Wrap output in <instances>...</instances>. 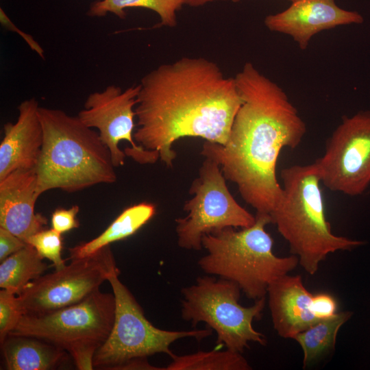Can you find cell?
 Wrapping results in <instances>:
<instances>
[{"mask_svg": "<svg viewBox=\"0 0 370 370\" xmlns=\"http://www.w3.org/2000/svg\"><path fill=\"white\" fill-rule=\"evenodd\" d=\"M139 84L134 141L167 167L173 166V145L181 138L226 144L242 99L234 77H226L215 62L183 57L158 66Z\"/></svg>", "mask_w": 370, "mask_h": 370, "instance_id": "1", "label": "cell"}, {"mask_svg": "<svg viewBox=\"0 0 370 370\" xmlns=\"http://www.w3.org/2000/svg\"><path fill=\"white\" fill-rule=\"evenodd\" d=\"M234 79L242 104L228 140L224 145L205 141L200 153L219 164L256 212L271 216L282 194L276 176L280 153L299 145L306 125L285 92L252 63Z\"/></svg>", "mask_w": 370, "mask_h": 370, "instance_id": "2", "label": "cell"}, {"mask_svg": "<svg viewBox=\"0 0 370 370\" xmlns=\"http://www.w3.org/2000/svg\"><path fill=\"white\" fill-rule=\"evenodd\" d=\"M38 116L43 131L36 168L40 195L56 188L73 193L116 182L110 152L98 132L61 110L39 107Z\"/></svg>", "mask_w": 370, "mask_h": 370, "instance_id": "3", "label": "cell"}, {"mask_svg": "<svg viewBox=\"0 0 370 370\" xmlns=\"http://www.w3.org/2000/svg\"><path fill=\"white\" fill-rule=\"evenodd\" d=\"M280 177L282 194L271 214L272 223L307 273L314 275L328 254L365 243L332 232L314 162L283 168Z\"/></svg>", "mask_w": 370, "mask_h": 370, "instance_id": "4", "label": "cell"}, {"mask_svg": "<svg viewBox=\"0 0 370 370\" xmlns=\"http://www.w3.org/2000/svg\"><path fill=\"white\" fill-rule=\"evenodd\" d=\"M255 217L250 227H228L204 235L202 246L207 254L198 260L205 273L236 283L254 300L266 297L269 285L299 264L295 255L274 254L273 240L265 230L272 223L271 216L256 212Z\"/></svg>", "mask_w": 370, "mask_h": 370, "instance_id": "5", "label": "cell"}, {"mask_svg": "<svg viewBox=\"0 0 370 370\" xmlns=\"http://www.w3.org/2000/svg\"><path fill=\"white\" fill-rule=\"evenodd\" d=\"M112 293L93 292L77 304L38 314H23L9 335L36 337L69 353L80 370L93 369L96 352L113 326Z\"/></svg>", "mask_w": 370, "mask_h": 370, "instance_id": "6", "label": "cell"}, {"mask_svg": "<svg viewBox=\"0 0 370 370\" xmlns=\"http://www.w3.org/2000/svg\"><path fill=\"white\" fill-rule=\"evenodd\" d=\"M241 289L230 280L209 275L199 277L195 284L182 290V318L193 326L206 324L217 334V343L243 353L249 342L267 344L265 336L256 330L253 321L260 319L266 297L245 307L239 303Z\"/></svg>", "mask_w": 370, "mask_h": 370, "instance_id": "7", "label": "cell"}, {"mask_svg": "<svg viewBox=\"0 0 370 370\" xmlns=\"http://www.w3.org/2000/svg\"><path fill=\"white\" fill-rule=\"evenodd\" d=\"M119 271L108 278L115 298L114 320L111 332L96 352L93 367L102 369H127L133 362L156 354L174 355L170 347L176 341L210 336L212 330H166L155 327L145 316L129 289L119 278Z\"/></svg>", "mask_w": 370, "mask_h": 370, "instance_id": "8", "label": "cell"}, {"mask_svg": "<svg viewBox=\"0 0 370 370\" xmlns=\"http://www.w3.org/2000/svg\"><path fill=\"white\" fill-rule=\"evenodd\" d=\"M188 193L192 197L183 206L186 216L175 220L181 248L199 251L204 235L228 227H248L256 221L234 198L219 164L211 158H205Z\"/></svg>", "mask_w": 370, "mask_h": 370, "instance_id": "9", "label": "cell"}, {"mask_svg": "<svg viewBox=\"0 0 370 370\" xmlns=\"http://www.w3.org/2000/svg\"><path fill=\"white\" fill-rule=\"evenodd\" d=\"M116 266L110 245L30 282L17 295L23 314H38L80 302L99 289Z\"/></svg>", "mask_w": 370, "mask_h": 370, "instance_id": "10", "label": "cell"}, {"mask_svg": "<svg viewBox=\"0 0 370 370\" xmlns=\"http://www.w3.org/2000/svg\"><path fill=\"white\" fill-rule=\"evenodd\" d=\"M314 162L321 183L331 191L362 194L370 184V111L343 116Z\"/></svg>", "mask_w": 370, "mask_h": 370, "instance_id": "11", "label": "cell"}, {"mask_svg": "<svg viewBox=\"0 0 370 370\" xmlns=\"http://www.w3.org/2000/svg\"><path fill=\"white\" fill-rule=\"evenodd\" d=\"M140 88L137 84L123 91L119 86L110 85L90 94L84 109L77 115L87 127L98 130L115 167L124 164L126 156L140 164H153L159 159L156 153L145 149L134 139V107Z\"/></svg>", "mask_w": 370, "mask_h": 370, "instance_id": "12", "label": "cell"}, {"mask_svg": "<svg viewBox=\"0 0 370 370\" xmlns=\"http://www.w3.org/2000/svg\"><path fill=\"white\" fill-rule=\"evenodd\" d=\"M362 22L363 17L358 12L342 9L335 0H297L283 12L268 15L264 19L269 30L291 36L302 50L320 32Z\"/></svg>", "mask_w": 370, "mask_h": 370, "instance_id": "13", "label": "cell"}, {"mask_svg": "<svg viewBox=\"0 0 370 370\" xmlns=\"http://www.w3.org/2000/svg\"><path fill=\"white\" fill-rule=\"evenodd\" d=\"M38 103L32 98L18 107L15 123L3 125L0 144V180L16 171L36 169L42 147L43 131Z\"/></svg>", "mask_w": 370, "mask_h": 370, "instance_id": "14", "label": "cell"}, {"mask_svg": "<svg viewBox=\"0 0 370 370\" xmlns=\"http://www.w3.org/2000/svg\"><path fill=\"white\" fill-rule=\"evenodd\" d=\"M40 195L36 169L16 171L0 180V227L26 243L45 229L47 218L34 211Z\"/></svg>", "mask_w": 370, "mask_h": 370, "instance_id": "15", "label": "cell"}, {"mask_svg": "<svg viewBox=\"0 0 370 370\" xmlns=\"http://www.w3.org/2000/svg\"><path fill=\"white\" fill-rule=\"evenodd\" d=\"M268 304L278 334L293 338L320 321L312 308L313 295L304 286L300 275H282L268 286Z\"/></svg>", "mask_w": 370, "mask_h": 370, "instance_id": "16", "label": "cell"}, {"mask_svg": "<svg viewBox=\"0 0 370 370\" xmlns=\"http://www.w3.org/2000/svg\"><path fill=\"white\" fill-rule=\"evenodd\" d=\"M1 345L9 370L54 369L66 356L60 347L32 336L8 335Z\"/></svg>", "mask_w": 370, "mask_h": 370, "instance_id": "17", "label": "cell"}, {"mask_svg": "<svg viewBox=\"0 0 370 370\" xmlns=\"http://www.w3.org/2000/svg\"><path fill=\"white\" fill-rule=\"evenodd\" d=\"M156 212V206L146 201L126 208L98 236L69 248V259L89 256L112 243L131 236L145 225Z\"/></svg>", "mask_w": 370, "mask_h": 370, "instance_id": "18", "label": "cell"}, {"mask_svg": "<svg viewBox=\"0 0 370 370\" xmlns=\"http://www.w3.org/2000/svg\"><path fill=\"white\" fill-rule=\"evenodd\" d=\"M42 258L31 245L12 254L0 264V287L18 295L25 287L48 269Z\"/></svg>", "mask_w": 370, "mask_h": 370, "instance_id": "19", "label": "cell"}, {"mask_svg": "<svg viewBox=\"0 0 370 370\" xmlns=\"http://www.w3.org/2000/svg\"><path fill=\"white\" fill-rule=\"evenodd\" d=\"M352 314L350 311L336 312L331 317L317 321L293 338L303 350L304 368L334 349L340 328Z\"/></svg>", "mask_w": 370, "mask_h": 370, "instance_id": "20", "label": "cell"}, {"mask_svg": "<svg viewBox=\"0 0 370 370\" xmlns=\"http://www.w3.org/2000/svg\"><path fill=\"white\" fill-rule=\"evenodd\" d=\"M183 4L184 0H97L91 3L86 14L90 16L101 17L112 13L124 19L125 8H144L158 14L160 25L173 27L177 25L176 12Z\"/></svg>", "mask_w": 370, "mask_h": 370, "instance_id": "21", "label": "cell"}, {"mask_svg": "<svg viewBox=\"0 0 370 370\" xmlns=\"http://www.w3.org/2000/svg\"><path fill=\"white\" fill-rule=\"evenodd\" d=\"M242 353L225 351H199L171 357L166 370H251L252 368Z\"/></svg>", "mask_w": 370, "mask_h": 370, "instance_id": "22", "label": "cell"}, {"mask_svg": "<svg viewBox=\"0 0 370 370\" xmlns=\"http://www.w3.org/2000/svg\"><path fill=\"white\" fill-rule=\"evenodd\" d=\"M27 243L32 245L42 258L51 261L56 270L64 267L66 260L62 258L63 238L62 234L51 229H43L30 236Z\"/></svg>", "mask_w": 370, "mask_h": 370, "instance_id": "23", "label": "cell"}, {"mask_svg": "<svg viewBox=\"0 0 370 370\" xmlns=\"http://www.w3.org/2000/svg\"><path fill=\"white\" fill-rule=\"evenodd\" d=\"M23 313L20 308L17 295L7 290L0 291V342L3 343L9 334L16 328Z\"/></svg>", "mask_w": 370, "mask_h": 370, "instance_id": "24", "label": "cell"}, {"mask_svg": "<svg viewBox=\"0 0 370 370\" xmlns=\"http://www.w3.org/2000/svg\"><path fill=\"white\" fill-rule=\"evenodd\" d=\"M79 207L73 206L69 209L56 208L51 214V226L53 230L63 234L79 226L77 214Z\"/></svg>", "mask_w": 370, "mask_h": 370, "instance_id": "25", "label": "cell"}, {"mask_svg": "<svg viewBox=\"0 0 370 370\" xmlns=\"http://www.w3.org/2000/svg\"><path fill=\"white\" fill-rule=\"evenodd\" d=\"M312 308L315 316L319 319L331 317L336 312V301L334 298L326 293L313 295Z\"/></svg>", "mask_w": 370, "mask_h": 370, "instance_id": "26", "label": "cell"}, {"mask_svg": "<svg viewBox=\"0 0 370 370\" xmlns=\"http://www.w3.org/2000/svg\"><path fill=\"white\" fill-rule=\"evenodd\" d=\"M27 244L8 230L0 227V261L21 250Z\"/></svg>", "mask_w": 370, "mask_h": 370, "instance_id": "27", "label": "cell"}, {"mask_svg": "<svg viewBox=\"0 0 370 370\" xmlns=\"http://www.w3.org/2000/svg\"><path fill=\"white\" fill-rule=\"evenodd\" d=\"M0 21L1 25L8 29L18 33L26 41L32 50L36 51L42 58H44V51L38 43L34 40L31 35L23 32L17 28L10 20L2 8L0 9Z\"/></svg>", "mask_w": 370, "mask_h": 370, "instance_id": "28", "label": "cell"}, {"mask_svg": "<svg viewBox=\"0 0 370 370\" xmlns=\"http://www.w3.org/2000/svg\"><path fill=\"white\" fill-rule=\"evenodd\" d=\"M217 0H184V4H187L192 7H198L203 5L207 3Z\"/></svg>", "mask_w": 370, "mask_h": 370, "instance_id": "29", "label": "cell"}, {"mask_svg": "<svg viewBox=\"0 0 370 370\" xmlns=\"http://www.w3.org/2000/svg\"><path fill=\"white\" fill-rule=\"evenodd\" d=\"M232 1L233 2H234V3H236V2H238L240 0H232ZM288 1H291L293 3V2H295V1H296L297 0H288Z\"/></svg>", "mask_w": 370, "mask_h": 370, "instance_id": "30", "label": "cell"}]
</instances>
